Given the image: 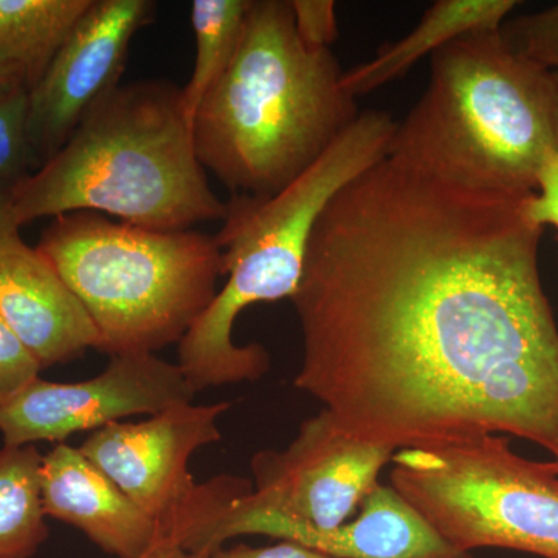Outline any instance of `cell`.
Instances as JSON below:
<instances>
[{"instance_id": "6da1fadb", "label": "cell", "mask_w": 558, "mask_h": 558, "mask_svg": "<svg viewBox=\"0 0 558 558\" xmlns=\"http://www.w3.org/2000/svg\"><path fill=\"white\" fill-rule=\"evenodd\" d=\"M527 197L389 156L352 180L319 216L290 299L295 387L365 442L509 433L558 468V329Z\"/></svg>"}, {"instance_id": "7a4b0ae2", "label": "cell", "mask_w": 558, "mask_h": 558, "mask_svg": "<svg viewBox=\"0 0 558 558\" xmlns=\"http://www.w3.org/2000/svg\"><path fill=\"white\" fill-rule=\"evenodd\" d=\"M343 73L330 49L300 39L290 0H252L236 54L194 116L202 167L231 196L284 190L362 113Z\"/></svg>"}, {"instance_id": "3957f363", "label": "cell", "mask_w": 558, "mask_h": 558, "mask_svg": "<svg viewBox=\"0 0 558 558\" xmlns=\"http://www.w3.org/2000/svg\"><path fill=\"white\" fill-rule=\"evenodd\" d=\"M20 229L92 211L160 231L226 218L197 159L183 92L163 80L120 84L89 110L65 145L11 191Z\"/></svg>"}, {"instance_id": "277c9868", "label": "cell", "mask_w": 558, "mask_h": 558, "mask_svg": "<svg viewBox=\"0 0 558 558\" xmlns=\"http://www.w3.org/2000/svg\"><path fill=\"white\" fill-rule=\"evenodd\" d=\"M558 150L556 72L510 50L499 31L433 54L427 89L398 121L389 157L454 185L526 197Z\"/></svg>"}, {"instance_id": "5b68a950", "label": "cell", "mask_w": 558, "mask_h": 558, "mask_svg": "<svg viewBox=\"0 0 558 558\" xmlns=\"http://www.w3.org/2000/svg\"><path fill=\"white\" fill-rule=\"evenodd\" d=\"M398 121L363 110L322 157L270 197L231 196L222 229L223 288L179 343L180 369L194 391L259 380L270 355L258 343L238 347L234 323L256 303L292 299L303 277L312 231L330 201L388 156Z\"/></svg>"}, {"instance_id": "8992f818", "label": "cell", "mask_w": 558, "mask_h": 558, "mask_svg": "<svg viewBox=\"0 0 558 558\" xmlns=\"http://www.w3.org/2000/svg\"><path fill=\"white\" fill-rule=\"evenodd\" d=\"M36 248L78 296L98 351L110 357L179 344L222 277L215 236L143 229L92 211L51 219Z\"/></svg>"}, {"instance_id": "52a82bcc", "label": "cell", "mask_w": 558, "mask_h": 558, "mask_svg": "<svg viewBox=\"0 0 558 558\" xmlns=\"http://www.w3.org/2000/svg\"><path fill=\"white\" fill-rule=\"evenodd\" d=\"M391 487L461 553L558 558V468L517 454L497 435L396 451Z\"/></svg>"}, {"instance_id": "ba28073f", "label": "cell", "mask_w": 558, "mask_h": 558, "mask_svg": "<svg viewBox=\"0 0 558 558\" xmlns=\"http://www.w3.org/2000/svg\"><path fill=\"white\" fill-rule=\"evenodd\" d=\"M230 402L179 403L142 422H113L90 433L80 450L160 529L161 539L191 556L215 550V535L253 484L233 475L196 483L190 461L218 442Z\"/></svg>"}, {"instance_id": "9c48e42d", "label": "cell", "mask_w": 558, "mask_h": 558, "mask_svg": "<svg viewBox=\"0 0 558 558\" xmlns=\"http://www.w3.org/2000/svg\"><path fill=\"white\" fill-rule=\"evenodd\" d=\"M396 451L348 435L322 410L300 425L286 449L252 458V492L229 513H270L303 526L339 527L379 483Z\"/></svg>"}, {"instance_id": "30bf717a", "label": "cell", "mask_w": 558, "mask_h": 558, "mask_svg": "<svg viewBox=\"0 0 558 558\" xmlns=\"http://www.w3.org/2000/svg\"><path fill=\"white\" fill-rule=\"evenodd\" d=\"M194 396L178 363L156 354L116 355L92 379L60 384L38 377L2 400L0 435L5 447L65 444L70 436L97 432L121 418L154 416L193 402Z\"/></svg>"}, {"instance_id": "8fae6325", "label": "cell", "mask_w": 558, "mask_h": 558, "mask_svg": "<svg viewBox=\"0 0 558 558\" xmlns=\"http://www.w3.org/2000/svg\"><path fill=\"white\" fill-rule=\"evenodd\" d=\"M156 10L150 0H92L28 90V138L36 167L51 159L89 110L120 86L132 39L154 21Z\"/></svg>"}, {"instance_id": "7c38bea8", "label": "cell", "mask_w": 558, "mask_h": 558, "mask_svg": "<svg viewBox=\"0 0 558 558\" xmlns=\"http://www.w3.org/2000/svg\"><path fill=\"white\" fill-rule=\"evenodd\" d=\"M240 535L289 539L330 558H473L451 546L398 490L380 483L360 502L359 517L339 527L303 526L270 513H229L216 546Z\"/></svg>"}, {"instance_id": "4fadbf2b", "label": "cell", "mask_w": 558, "mask_h": 558, "mask_svg": "<svg viewBox=\"0 0 558 558\" xmlns=\"http://www.w3.org/2000/svg\"><path fill=\"white\" fill-rule=\"evenodd\" d=\"M0 318L43 369L98 347L97 329L78 296L20 231L0 240Z\"/></svg>"}, {"instance_id": "5bb4252c", "label": "cell", "mask_w": 558, "mask_h": 558, "mask_svg": "<svg viewBox=\"0 0 558 558\" xmlns=\"http://www.w3.org/2000/svg\"><path fill=\"white\" fill-rule=\"evenodd\" d=\"M40 494L47 519L83 532L116 558H142L160 529L80 447L57 444L43 454Z\"/></svg>"}, {"instance_id": "9a60e30c", "label": "cell", "mask_w": 558, "mask_h": 558, "mask_svg": "<svg viewBox=\"0 0 558 558\" xmlns=\"http://www.w3.org/2000/svg\"><path fill=\"white\" fill-rule=\"evenodd\" d=\"M517 5L515 0H438L409 35L384 44L376 57L344 70L341 87L357 100L405 75L422 58L433 57L462 36L499 31Z\"/></svg>"}, {"instance_id": "2e32d148", "label": "cell", "mask_w": 558, "mask_h": 558, "mask_svg": "<svg viewBox=\"0 0 558 558\" xmlns=\"http://www.w3.org/2000/svg\"><path fill=\"white\" fill-rule=\"evenodd\" d=\"M92 0H0V64L32 90Z\"/></svg>"}, {"instance_id": "e0dca14e", "label": "cell", "mask_w": 558, "mask_h": 558, "mask_svg": "<svg viewBox=\"0 0 558 558\" xmlns=\"http://www.w3.org/2000/svg\"><path fill=\"white\" fill-rule=\"evenodd\" d=\"M36 446L0 449V558H32L50 532Z\"/></svg>"}, {"instance_id": "ac0fdd59", "label": "cell", "mask_w": 558, "mask_h": 558, "mask_svg": "<svg viewBox=\"0 0 558 558\" xmlns=\"http://www.w3.org/2000/svg\"><path fill=\"white\" fill-rule=\"evenodd\" d=\"M250 3L252 0H194L191 3L196 57L189 84L182 89L191 124L201 101L236 54Z\"/></svg>"}, {"instance_id": "d6986e66", "label": "cell", "mask_w": 558, "mask_h": 558, "mask_svg": "<svg viewBox=\"0 0 558 558\" xmlns=\"http://www.w3.org/2000/svg\"><path fill=\"white\" fill-rule=\"evenodd\" d=\"M35 165L28 138V89L17 86L0 94V190L11 193Z\"/></svg>"}, {"instance_id": "ffe728a7", "label": "cell", "mask_w": 558, "mask_h": 558, "mask_svg": "<svg viewBox=\"0 0 558 558\" xmlns=\"http://www.w3.org/2000/svg\"><path fill=\"white\" fill-rule=\"evenodd\" d=\"M499 35L510 50L548 70H558V3L538 13L508 17Z\"/></svg>"}, {"instance_id": "44dd1931", "label": "cell", "mask_w": 558, "mask_h": 558, "mask_svg": "<svg viewBox=\"0 0 558 558\" xmlns=\"http://www.w3.org/2000/svg\"><path fill=\"white\" fill-rule=\"evenodd\" d=\"M40 365L0 318V402L38 379Z\"/></svg>"}, {"instance_id": "7402d4cb", "label": "cell", "mask_w": 558, "mask_h": 558, "mask_svg": "<svg viewBox=\"0 0 558 558\" xmlns=\"http://www.w3.org/2000/svg\"><path fill=\"white\" fill-rule=\"evenodd\" d=\"M295 31L311 49H330L339 35L336 3L330 0H290Z\"/></svg>"}, {"instance_id": "603a6c76", "label": "cell", "mask_w": 558, "mask_h": 558, "mask_svg": "<svg viewBox=\"0 0 558 558\" xmlns=\"http://www.w3.org/2000/svg\"><path fill=\"white\" fill-rule=\"evenodd\" d=\"M524 213L534 226H549L558 233V150L550 149L539 165L535 191L524 202Z\"/></svg>"}, {"instance_id": "cb8c5ba5", "label": "cell", "mask_w": 558, "mask_h": 558, "mask_svg": "<svg viewBox=\"0 0 558 558\" xmlns=\"http://www.w3.org/2000/svg\"><path fill=\"white\" fill-rule=\"evenodd\" d=\"M194 558H330L325 554L318 553L300 543L289 542V539H279L277 545L263 546V548H252L247 545H236L229 549H216L204 556H193Z\"/></svg>"}, {"instance_id": "d4e9b609", "label": "cell", "mask_w": 558, "mask_h": 558, "mask_svg": "<svg viewBox=\"0 0 558 558\" xmlns=\"http://www.w3.org/2000/svg\"><path fill=\"white\" fill-rule=\"evenodd\" d=\"M20 231L16 218H14L13 201L10 191L0 190V240L11 233Z\"/></svg>"}, {"instance_id": "484cf974", "label": "cell", "mask_w": 558, "mask_h": 558, "mask_svg": "<svg viewBox=\"0 0 558 558\" xmlns=\"http://www.w3.org/2000/svg\"><path fill=\"white\" fill-rule=\"evenodd\" d=\"M142 558H194L185 549L172 545V543L163 542L160 539L153 549Z\"/></svg>"}, {"instance_id": "4316f807", "label": "cell", "mask_w": 558, "mask_h": 558, "mask_svg": "<svg viewBox=\"0 0 558 558\" xmlns=\"http://www.w3.org/2000/svg\"><path fill=\"white\" fill-rule=\"evenodd\" d=\"M17 86H25L20 73H17L16 70L0 64V94H5V92L14 89V87Z\"/></svg>"}, {"instance_id": "83f0119b", "label": "cell", "mask_w": 558, "mask_h": 558, "mask_svg": "<svg viewBox=\"0 0 558 558\" xmlns=\"http://www.w3.org/2000/svg\"><path fill=\"white\" fill-rule=\"evenodd\" d=\"M554 72H556V75H557V78H558V70H554Z\"/></svg>"}]
</instances>
